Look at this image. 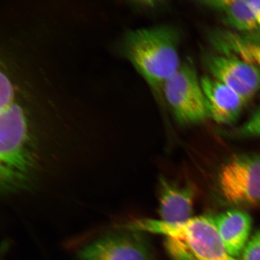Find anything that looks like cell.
<instances>
[{
	"label": "cell",
	"mask_w": 260,
	"mask_h": 260,
	"mask_svg": "<svg viewBox=\"0 0 260 260\" xmlns=\"http://www.w3.org/2000/svg\"><path fill=\"white\" fill-rule=\"evenodd\" d=\"M180 36L169 25L153 26L129 31L122 42V53L155 92L177 72L181 63Z\"/></svg>",
	"instance_id": "1"
},
{
	"label": "cell",
	"mask_w": 260,
	"mask_h": 260,
	"mask_svg": "<svg viewBox=\"0 0 260 260\" xmlns=\"http://www.w3.org/2000/svg\"><path fill=\"white\" fill-rule=\"evenodd\" d=\"M0 183L5 194L28 189L36 175L35 147L24 110L14 102L0 109Z\"/></svg>",
	"instance_id": "2"
},
{
	"label": "cell",
	"mask_w": 260,
	"mask_h": 260,
	"mask_svg": "<svg viewBox=\"0 0 260 260\" xmlns=\"http://www.w3.org/2000/svg\"><path fill=\"white\" fill-rule=\"evenodd\" d=\"M144 228L166 237V248L174 260H237L227 252L213 217H191L178 223L148 219Z\"/></svg>",
	"instance_id": "3"
},
{
	"label": "cell",
	"mask_w": 260,
	"mask_h": 260,
	"mask_svg": "<svg viewBox=\"0 0 260 260\" xmlns=\"http://www.w3.org/2000/svg\"><path fill=\"white\" fill-rule=\"evenodd\" d=\"M162 92L180 125L198 124L209 117L201 79L191 60L181 63L177 72L165 83Z\"/></svg>",
	"instance_id": "4"
},
{
	"label": "cell",
	"mask_w": 260,
	"mask_h": 260,
	"mask_svg": "<svg viewBox=\"0 0 260 260\" xmlns=\"http://www.w3.org/2000/svg\"><path fill=\"white\" fill-rule=\"evenodd\" d=\"M218 187L224 201L235 206L260 204V155L240 154L220 169Z\"/></svg>",
	"instance_id": "5"
},
{
	"label": "cell",
	"mask_w": 260,
	"mask_h": 260,
	"mask_svg": "<svg viewBox=\"0 0 260 260\" xmlns=\"http://www.w3.org/2000/svg\"><path fill=\"white\" fill-rule=\"evenodd\" d=\"M203 62L209 76L229 86L246 105L260 90V69L238 58L206 51Z\"/></svg>",
	"instance_id": "6"
},
{
	"label": "cell",
	"mask_w": 260,
	"mask_h": 260,
	"mask_svg": "<svg viewBox=\"0 0 260 260\" xmlns=\"http://www.w3.org/2000/svg\"><path fill=\"white\" fill-rule=\"evenodd\" d=\"M140 233L123 232L102 237L84 247L81 260H150L147 245Z\"/></svg>",
	"instance_id": "7"
},
{
	"label": "cell",
	"mask_w": 260,
	"mask_h": 260,
	"mask_svg": "<svg viewBox=\"0 0 260 260\" xmlns=\"http://www.w3.org/2000/svg\"><path fill=\"white\" fill-rule=\"evenodd\" d=\"M208 116L219 124L230 125L240 118L246 104L235 91L210 76L201 78Z\"/></svg>",
	"instance_id": "8"
},
{
	"label": "cell",
	"mask_w": 260,
	"mask_h": 260,
	"mask_svg": "<svg viewBox=\"0 0 260 260\" xmlns=\"http://www.w3.org/2000/svg\"><path fill=\"white\" fill-rule=\"evenodd\" d=\"M207 39L216 53L238 58L260 69V30L239 32L213 28L208 32Z\"/></svg>",
	"instance_id": "9"
},
{
	"label": "cell",
	"mask_w": 260,
	"mask_h": 260,
	"mask_svg": "<svg viewBox=\"0 0 260 260\" xmlns=\"http://www.w3.org/2000/svg\"><path fill=\"white\" fill-rule=\"evenodd\" d=\"M195 191L192 185L181 186L162 178L159 194V214L162 222L178 223L191 218Z\"/></svg>",
	"instance_id": "10"
},
{
	"label": "cell",
	"mask_w": 260,
	"mask_h": 260,
	"mask_svg": "<svg viewBox=\"0 0 260 260\" xmlns=\"http://www.w3.org/2000/svg\"><path fill=\"white\" fill-rule=\"evenodd\" d=\"M214 220L227 252L233 258H239L249 240L251 216L245 211L233 209L214 217Z\"/></svg>",
	"instance_id": "11"
},
{
	"label": "cell",
	"mask_w": 260,
	"mask_h": 260,
	"mask_svg": "<svg viewBox=\"0 0 260 260\" xmlns=\"http://www.w3.org/2000/svg\"><path fill=\"white\" fill-rule=\"evenodd\" d=\"M199 3L218 14L229 30L239 32L260 30L248 0H212Z\"/></svg>",
	"instance_id": "12"
},
{
	"label": "cell",
	"mask_w": 260,
	"mask_h": 260,
	"mask_svg": "<svg viewBox=\"0 0 260 260\" xmlns=\"http://www.w3.org/2000/svg\"><path fill=\"white\" fill-rule=\"evenodd\" d=\"M225 135L235 139L260 138V105L245 123Z\"/></svg>",
	"instance_id": "13"
},
{
	"label": "cell",
	"mask_w": 260,
	"mask_h": 260,
	"mask_svg": "<svg viewBox=\"0 0 260 260\" xmlns=\"http://www.w3.org/2000/svg\"><path fill=\"white\" fill-rule=\"evenodd\" d=\"M0 86H1V94H0V107L1 108L7 106L14 102L15 90L14 86L9 79L7 75L1 73L0 77Z\"/></svg>",
	"instance_id": "14"
},
{
	"label": "cell",
	"mask_w": 260,
	"mask_h": 260,
	"mask_svg": "<svg viewBox=\"0 0 260 260\" xmlns=\"http://www.w3.org/2000/svg\"><path fill=\"white\" fill-rule=\"evenodd\" d=\"M242 256L243 260H260V229L249 239Z\"/></svg>",
	"instance_id": "15"
},
{
	"label": "cell",
	"mask_w": 260,
	"mask_h": 260,
	"mask_svg": "<svg viewBox=\"0 0 260 260\" xmlns=\"http://www.w3.org/2000/svg\"><path fill=\"white\" fill-rule=\"evenodd\" d=\"M260 30V0H248Z\"/></svg>",
	"instance_id": "16"
}]
</instances>
